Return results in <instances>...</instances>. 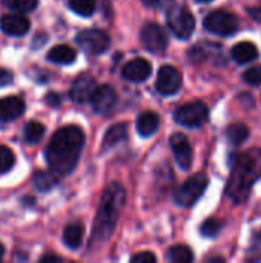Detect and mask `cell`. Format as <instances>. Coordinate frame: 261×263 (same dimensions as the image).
I'll return each instance as SVG.
<instances>
[{"label": "cell", "instance_id": "obj_30", "mask_svg": "<svg viewBox=\"0 0 261 263\" xmlns=\"http://www.w3.org/2000/svg\"><path fill=\"white\" fill-rule=\"evenodd\" d=\"M243 80L249 85H261V65L252 66L243 74Z\"/></svg>", "mask_w": 261, "mask_h": 263}, {"label": "cell", "instance_id": "obj_11", "mask_svg": "<svg viewBox=\"0 0 261 263\" xmlns=\"http://www.w3.org/2000/svg\"><path fill=\"white\" fill-rule=\"evenodd\" d=\"M89 102L92 103V108H94V111L97 114L106 116L117 106L118 97H117V92L114 91L112 86L102 85V86L95 88V91H94Z\"/></svg>", "mask_w": 261, "mask_h": 263}, {"label": "cell", "instance_id": "obj_14", "mask_svg": "<svg viewBox=\"0 0 261 263\" xmlns=\"http://www.w3.org/2000/svg\"><path fill=\"white\" fill-rule=\"evenodd\" d=\"M151 72H152V66L145 59H134L128 62L122 69L123 79H126L128 82H134V83L145 82L151 76Z\"/></svg>", "mask_w": 261, "mask_h": 263}, {"label": "cell", "instance_id": "obj_4", "mask_svg": "<svg viewBox=\"0 0 261 263\" xmlns=\"http://www.w3.org/2000/svg\"><path fill=\"white\" fill-rule=\"evenodd\" d=\"M166 23L171 32L177 39H182V40L189 39L195 29V18L192 12L186 6H182V5H172L168 9Z\"/></svg>", "mask_w": 261, "mask_h": 263}, {"label": "cell", "instance_id": "obj_24", "mask_svg": "<svg viewBox=\"0 0 261 263\" xmlns=\"http://www.w3.org/2000/svg\"><path fill=\"white\" fill-rule=\"evenodd\" d=\"M166 257L172 263H189L194 260V253L186 245H175L168 251Z\"/></svg>", "mask_w": 261, "mask_h": 263}, {"label": "cell", "instance_id": "obj_7", "mask_svg": "<svg viewBox=\"0 0 261 263\" xmlns=\"http://www.w3.org/2000/svg\"><path fill=\"white\" fill-rule=\"evenodd\" d=\"M208 106L203 102H191L177 108L174 119L178 125L186 128H200L208 122Z\"/></svg>", "mask_w": 261, "mask_h": 263}, {"label": "cell", "instance_id": "obj_9", "mask_svg": "<svg viewBox=\"0 0 261 263\" xmlns=\"http://www.w3.org/2000/svg\"><path fill=\"white\" fill-rule=\"evenodd\" d=\"M140 40L145 49H148L152 54H162L168 48V37L157 23H146L142 28Z\"/></svg>", "mask_w": 261, "mask_h": 263}, {"label": "cell", "instance_id": "obj_5", "mask_svg": "<svg viewBox=\"0 0 261 263\" xmlns=\"http://www.w3.org/2000/svg\"><path fill=\"white\" fill-rule=\"evenodd\" d=\"M208 176L203 173H198L192 177H189L174 194L175 202L180 206H192L206 191L208 188Z\"/></svg>", "mask_w": 261, "mask_h": 263}, {"label": "cell", "instance_id": "obj_20", "mask_svg": "<svg viewBox=\"0 0 261 263\" xmlns=\"http://www.w3.org/2000/svg\"><path fill=\"white\" fill-rule=\"evenodd\" d=\"M75 57H77L75 51L68 45H57L51 48L48 52V60L58 65H69L75 60Z\"/></svg>", "mask_w": 261, "mask_h": 263}, {"label": "cell", "instance_id": "obj_23", "mask_svg": "<svg viewBox=\"0 0 261 263\" xmlns=\"http://www.w3.org/2000/svg\"><path fill=\"white\" fill-rule=\"evenodd\" d=\"M226 137L229 140L231 145L234 146H240L248 137H249V129L246 125H242V123H232L228 126L226 129Z\"/></svg>", "mask_w": 261, "mask_h": 263}, {"label": "cell", "instance_id": "obj_18", "mask_svg": "<svg viewBox=\"0 0 261 263\" xmlns=\"http://www.w3.org/2000/svg\"><path fill=\"white\" fill-rule=\"evenodd\" d=\"M231 55L232 59L240 63V65H246V63H251L254 62L257 57H258V49L254 43L251 42H242V43H237L232 51H231Z\"/></svg>", "mask_w": 261, "mask_h": 263}, {"label": "cell", "instance_id": "obj_13", "mask_svg": "<svg viewBox=\"0 0 261 263\" xmlns=\"http://www.w3.org/2000/svg\"><path fill=\"white\" fill-rule=\"evenodd\" d=\"M29 26H31L29 18L18 12L6 14L0 18V28L8 35H14V37L25 35L29 31Z\"/></svg>", "mask_w": 261, "mask_h": 263}, {"label": "cell", "instance_id": "obj_6", "mask_svg": "<svg viewBox=\"0 0 261 263\" xmlns=\"http://www.w3.org/2000/svg\"><path fill=\"white\" fill-rule=\"evenodd\" d=\"M203 26L206 31L212 32V34L228 37V35H232L238 31V18L232 12L218 9V11L209 12L205 17Z\"/></svg>", "mask_w": 261, "mask_h": 263}, {"label": "cell", "instance_id": "obj_16", "mask_svg": "<svg viewBox=\"0 0 261 263\" xmlns=\"http://www.w3.org/2000/svg\"><path fill=\"white\" fill-rule=\"evenodd\" d=\"M25 111V103L20 97H3L0 99V120L11 122L17 117H20Z\"/></svg>", "mask_w": 261, "mask_h": 263}, {"label": "cell", "instance_id": "obj_17", "mask_svg": "<svg viewBox=\"0 0 261 263\" xmlns=\"http://www.w3.org/2000/svg\"><path fill=\"white\" fill-rule=\"evenodd\" d=\"M126 137H128V126H126V123L112 125V126L106 131V134H105V137H103L102 151L106 153L108 149H111V148L117 146L118 143L125 142Z\"/></svg>", "mask_w": 261, "mask_h": 263}, {"label": "cell", "instance_id": "obj_10", "mask_svg": "<svg viewBox=\"0 0 261 263\" xmlns=\"http://www.w3.org/2000/svg\"><path fill=\"white\" fill-rule=\"evenodd\" d=\"M157 91L162 96H174L182 88V74L177 68L171 65H163L158 71L157 82H155Z\"/></svg>", "mask_w": 261, "mask_h": 263}, {"label": "cell", "instance_id": "obj_31", "mask_svg": "<svg viewBox=\"0 0 261 263\" xmlns=\"http://www.w3.org/2000/svg\"><path fill=\"white\" fill-rule=\"evenodd\" d=\"M249 260H261V233L255 234L249 248Z\"/></svg>", "mask_w": 261, "mask_h": 263}, {"label": "cell", "instance_id": "obj_19", "mask_svg": "<svg viewBox=\"0 0 261 263\" xmlns=\"http://www.w3.org/2000/svg\"><path fill=\"white\" fill-rule=\"evenodd\" d=\"M158 125H160V119L152 111H145L137 119V131L143 137L152 136L158 129Z\"/></svg>", "mask_w": 261, "mask_h": 263}, {"label": "cell", "instance_id": "obj_1", "mask_svg": "<svg viewBox=\"0 0 261 263\" xmlns=\"http://www.w3.org/2000/svg\"><path fill=\"white\" fill-rule=\"evenodd\" d=\"M85 146V133L74 125L63 126L54 133L46 146V162L49 168L58 174L66 176L74 171Z\"/></svg>", "mask_w": 261, "mask_h": 263}, {"label": "cell", "instance_id": "obj_27", "mask_svg": "<svg viewBox=\"0 0 261 263\" xmlns=\"http://www.w3.org/2000/svg\"><path fill=\"white\" fill-rule=\"evenodd\" d=\"M2 3L15 12H29L37 6V0H2Z\"/></svg>", "mask_w": 261, "mask_h": 263}, {"label": "cell", "instance_id": "obj_35", "mask_svg": "<svg viewBox=\"0 0 261 263\" xmlns=\"http://www.w3.org/2000/svg\"><path fill=\"white\" fill-rule=\"evenodd\" d=\"M40 262H62V257L54 256V254H46L40 259Z\"/></svg>", "mask_w": 261, "mask_h": 263}, {"label": "cell", "instance_id": "obj_22", "mask_svg": "<svg viewBox=\"0 0 261 263\" xmlns=\"http://www.w3.org/2000/svg\"><path fill=\"white\" fill-rule=\"evenodd\" d=\"M58 183V179L52 174V173H46V171H38L34 179H32V185L37 191L40 193H46L51 191L55 185Z\"/></svg>", "mask_w": 261, "mask_h": 263}, {"label": "cell", "instance_id": "obj_25", "mask_svg": "<svg viewBox=\"0 0 261 263\" xmlns=\"http://www.w3.org/2000/svg\"><path fill=\"white\" fill-rule=\"evenodd\" d=\"M43 136H45V126L42 123H38V122L26 123V126L23 129V137H25L26 143L34 145V143L40 142Z\"/></svg>", "mask_w": 261, "mask_h": 263}, {"label": "cell", "instance_id": "obj_21", "mask_svg": "<svg viewBox=\"0 0 261 263\" xmlns=\"http://www.w3.org/2000/svg\"><path fill=\"white\" fill-rule=\"evenodd\" d=\"M82 240H83V227L80 223H71L65 228L63 242L68 248L77 250L82 245Z\"/></svg>", "mask_w": 261, "mask_h": 263}, {"label": "cell", "instance_id": "obj_37", "mask_svg": "<svg viewBox=\"0 0 261 263\" xmlns=\"http://www.w3.org/2000/svg\"><path fill=\"white\" fill-rule=\"evenodd\" d=\"M46 100L49 102L48 105H52V106H57V105L60 103V99H58L55 94H51V96H48V97H46Z\"/></svg>", "mask_w": 261, "mask_h": 263}, {"label": "cell", "instance_id": "obj_8", "mask_svg": "<svg viewBox=\"0 0 261 263\" xmlns=\"http://www.w3.org/2000/svg\"><path fill=\"white\" fill-rule=\"evenodd\" d=\"M77 45L88 54L91 55H98L103 54L108 48H109V35L102 31V29H83L77 34L75 37Z\"/></svg>", "mask_w": 261, "mask_h": 263}, {"label": "cell", "instance_id": "obj_39", "mask_svg": "<svg viewBox=\"0 0 261 263\" xmlns=\"http://www.w3.org/2000/svg\"><path fill=\"white\" fill-rule=\"evenodd\" d=\"M197 2H200V3H209V2H212V0H197Z\"/></svg>", "mask_w": 261, "mask_h": 263}, {"label": "cell", "instance_id": "obj_38", "mask_svg": "<svg viewBox=\"0 0 261 263\" xmlns=\"http://www.w3.org/2000/svg\"><path fill=\"white\" fill-rule=\"evenodd\" d=\"M3 254H5V248H3V245L0 243V260L3 259Z\"/></svg>", "mask_w": 261, "mask_h": 263}, {"label": "cell", "instance_id": "obj_15", "mask_svg": "<svg viewBox=\"0 0 261 263\" xmlns=\"http://www.w3.org/2000/svg\"><path fill=\"white\" fill-rule=\"evenodd\" d=\"M97 88V83L94 82V79L91 77H82L78 80H75L71 86V91H69V99L74 102V103H86L91 100L94 91Z\"/></svg>", "mask_w": 261, "mask_h": 263}, {"label": "cell", "instance_id": "obj_33", "mask_svg": "<svg viewBox=\"0 0 261 263\" xmlns=\"http://www.w3.org/2000/svg\"><path fill=\"white\" fill-rule=\"evenodd\" d=\"M149 8H171L174 0H142Z\"/></svg>", "mask_w": 261, "mask_h": 263}, {"label": "cell", "instance_id": "obj_2", "mask_svg": "<svg viewBox=\"0 0 261 263\" xmlns=\"http://www.w3.org/2000/svg\"><path fill=\"white\" fill-rule=\"evenodd\" d=\"M125 200H126V193L118 182L111 183L105 190L94 220L92 243L103 245L111 239V236L115 231V225L120 217V213L125 206Z\"/></svg>", "mask_w": 261, "mask_h": 263}, {"label": "cell", "instance_id": "obj_34", "mask_svg": "<svg viewBox=\"0 0 261 263\" xmlns=\"http://www.w3.org/2000/svg\"><path fill=\"white\" fill-rule=\"evenodd\" d=\"M12 82V74L6 69H2L0 68V88L2 86H6Z\"/></svg>", "mask_w": 261, "mask_h": 263}, {"label": "cell", "instance_id": "obj_26", "mask_svg": "<svg viewBox=\"0 0 261 263\" xmlns=\"http://www.w3.org/2000/svg\"><path fill=\"white\" fill-rule=\"evenodd\" d=\"M69 8L82 17H89L94 14L97 8V2L95 0H69Z\"/></svg>", "mask_w": 261, "mask_h": 263}, {"label": "cell", "instance_id": "obj_32", "mask_svg": "<svg viewBox=\"0 0 261 263\" xmlns=\"http://www.w3.org/2000/svg\"><path fill=\"white\" fill-rule=\"evenodd\" d=\"M155 260H157V257L152 253H149V251H142V253H138L137 256H134L131 259L132 263H154Z\"/></svg>", "mask_w": 261, "mask_h": 263}, {"label": "cell", "instance_id": "obj_12", "mask_svg": "<svg viewBox=\"0 0 261 263\" xmlns=\"http://www.w3.org/2000/svg\"><path fill=\"white\" fill-rule=\"evenodd\" d=\"M171 148H172L177 165L182 170H189L192 165V148H191L188 137L180 133L174 134L171 137Z\"/></svg>", "mask_w": 261, "mask_h": 263}, {"label": "cell", "instance_id": "obj_36", "mask_svg": "<svg viewBox=\"0 0 261 263\" xmlns=\"http://www.w3.org/2000/svg\"><path fill=\"white\" fill-rule=\"evenodd\" d=\"M249 14H251V17L255 18L257 22H261V6L254 8V9H249Z\"/></svg>", "mask_w": 261, "mask_h": 263}, {"label": "cell", "instance_id": "obj_3", "mask_svg": "<svg viewBox=\"0 0 261 263\" xmlns=\"http://www.w3.org/2000/svg\"><path fill=\"white\" fill-rule=\"evenodd\" d=\"M261 177V149L254 148L242 154L232 166L231 179L228 182L226 194L238 205L246 202L252 185Z\"/></svg>", "mask_w": 261, "mask_h": 263}, {"label": "cell", "instance_id": "obj_29", "mask_svg": "<svg viewBox=\"0 0 261 263\" xmlns=\"http://www.w3.org/2000/svg\"><path fill=\"white\" fill-rule=\"evenodd\" d=\"M223 228V222L218 219H209L202 225V234L206 237H215Z\"/></svg>", "mask_w": 261, "mask_h": 263}, {"label": "cell", "instance_id": "obj_28", "mask_svg": "<svg viewBox=\"0 0 261 263\" xmlns=\"http://www.w3.org/2000/svg\"><path fill=\"white\" fill-rule=\"evenodd\" d=\"M14 160H15V157H14L12 151L8 146L0 145V174L8 173L12 168Z\"/></svg>", "mask_w": 261, "mask_h": 263}]
</instances>
